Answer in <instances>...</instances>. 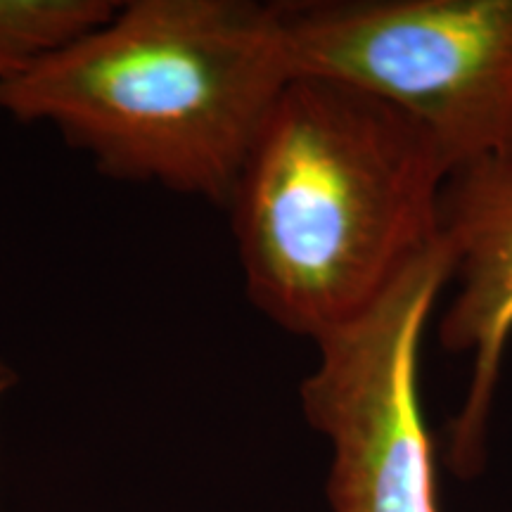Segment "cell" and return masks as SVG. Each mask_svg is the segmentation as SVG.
<instances>
[{
	"mask_svg": "<svg viewBox=\"0 0 512 512\" xmlns=\"http://www.w3.org/2000/svg\"><path fill=\"white\" fill-rule=\"evenodd\" d=\"M290 79L278 3L133 0L0 83V112L55 128L105 176L228 207Z\"/></svg>",
	"mask_w": 512,
	"mask_h": 512,
	"instance_id": "cell-2",
	"label": "cell"
},
{
	"mask_svg": "<svg viewBox=\"0 0 512 512\" xmlns=\"http://www.w3.org/2000/svg\"><path fill=\"white\" fill-rule=\"evenodd\" d=\"M117 8L110 0H0V83L31 72Z\"/></svg>",
	"mask_w": 512,
	"mask_h": 512,
	"instance_id": "cell-6",
	"label": "cell"
},
{
	"mask_svg": "<svg viewBox=\"0 0 512 512\" xmlns=\"http://www.w3.org/2000/svg\"><path fill=\"white\" fill-rule=\"evenodd\" d=\"M439 235L458 280L456 299L439 323L441 347L472 363L465 399L448 422L446 463L472 479L486 465L489 420L512 339V147L448 171Z\"/></svg>",
	"mask_w": 512,
	"mask_h": 512,
	"instance_id": "cell-5",
	"label": "cell"
},
{
	"mask_svg": "<svg viewBox=\"0 0 512 512\" xmlns=\"http://www.w3.org/2000/svg\"><path fill=\"white\" fill-rule=\"evenodd\" d=\"M12 382V373L8 368L3 366V363H0V396H3V392H5V387H8V384Z\"/></svg>",
	"mask_w": 512,
	"mask_h": 512,
	"instance_id": "cell-7",
	"label": "cell"
},
{
	"mask_svg": "<svg viewBox=\"0 0 512 512\" xmlns=\"http://www.w3.org/2000/svg\"><path fill=\"white\" fill-rule=\"evenodd\" d=\"M278 15L292 76L389 102L448 171L512 147V0H297Z\"/></svg>",
	"mask_w": 512,
	"mask_h": 512,
	"instance_id": "cell-3",
	"label": "cell"
},
{
	"mask_svg": "<svg viewBox=\"0 0 512 512\" xmlns=\"http://www.w3.org/2000/svg\"><path fill=\"white\" fill-rule=\"evenodd\" d=\"M448 166L418 121L292 76L228 200L247 299L313 344L347 328L439 240Z\"/></svg>",
	"mask_w": 512,
	"mask_h": 512,
	"instance_id": "cell-1",
	"label": "cell"
},
{
	"mask_svg": "<svg viewBox=\"0 0 512 512\" xmlns=\"http://www.w3.org/2000/svg\"><path fill=\"white\" fill-rule=\"evenodd\" d=\"M451 280L453 256L439 235L375 309L316 342L318 363L299 401L306 422L330 441L332 512H441L420 354Z\"/></svg>",
	"mask_w": 512,
	"mask_h": 512,
	"instance_id": "cell-4",
	"label": "cell"
}]
</instances>
